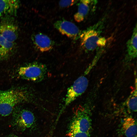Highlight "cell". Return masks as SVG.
Instances as JSON below:
<instances>
[{"instance_id": "cell-15", "label": "cell", "mask_w": 137, "mask_h": 137, "mask_svg": "<svg viewBox=\"0 0 137 137\" xmlns=\"http://www.w3.org/2000/svg\"><path fill=\"white\" fill-rule=\"evenodd\" d=\"M137 80L136 78L134 89L131 91L125 102V104L128 109L134 112L137 111Z\"/></svg>"}, {"instance_id": "cell-8", "label": "cell", "mask_w": 137, "mask_h": 137, "mask_svg": "<svg viewBox=\"0 0 137 137\" xmlns=\"http://www.w3.org/2000/svg\"><path fill=\"white\" fill-rule=\"evenodd\" d=\"M55 28L61 34L74 40L80 38L81 32L74 23L66 20L58 21L54 24Z\"/></svg>"}, {"instance_id": "cell-3", "label": "cell", "mask_w": 137, "mask_h": 137, "mask_svg": "<svg viewBox=\"0 0 137 137\" xmlns=\"http://www.w3.org/2000/svg\"><path fill=\"white\" fill-rule=\"evenodd\" d=\"M47 71L45 65L35 62L21 67L18 70V74L22 78L36 82L43 79Z\"/></svg>"}, {"instance_id": "cell-2", "label": "cell", "mask_w": 137, "mask_h": 137, "mask_svg": "<svg viewBox=\"0 0 137 137\" xmlns=\"http://www.w3.org/2000/svg\"><path fill=\"white\" fill-rule=\"evenodd\" d=\"M104 19L81 32L80 38L81 45L85 51L90 52L98 46H103L106 43L101 33L104 26Z\"/></svg>"}, {"instance_id": "cell-14", "label": "cell", "mask_w": 137, "mask_h": 137, "mask_svg": "<svg viewBox=\"0 0 137 137\" xmlns=\"http://www.w3.org/2000/svg\"><path fill=\"white\" fill-rule=\"evenodd\" d=\"M122 128L124 133L127 137L136 136V122L133 117H128L124 119Z\"/></svg>"}, {"instance_id": "cell-6", "label": "cell", "mask_w": 137, "mask_h": 137, "mask_svg": "<svg viewBox=\"0 0 137 137\" xmlns=\"http://www.w3.org/2000/svg\"><path fill=\"white\" fill-rule=\"evenodd\" d=\"M19 28L14 19L7 16L0 18V34L7 40L14 42L19 35Z\"/></svg>"}, {"instance_id": "cell-16", "label": "cell", "mask_w": 137, "mask_h": 137, "mask_svg": "<svg viewBox=\"0 0 137 137\" xmlns=\"http://www.w3.org/2000/svg\"><path fill=\"white\" fill-rule=\"evenodd\" d=\"M90 133L82 132L77 128L69 127L67 135L68 137H89Z\"/></svg>"}, {"instance_id": "cell-12", "label": "cell", "mask_w": 137, "mask_h": 137, "mask_svg": "<svg viewBox=\"0 0 137 137\" xmlns=\"http://www.w3.org/2000/svg\"><path fill=\"white\" fill-rule=\"evenodd\" d=\"M137 24L133 30L131 38L127 43V54L125 61L129 62L137 57Z\"/></svg>"}, {"instance_id": "cell-4", "label": "cell", "mask_w": 137, "mask_h": 137, "mask_svg": "<svg viewBox=\"0 0 137 137\" xmlns=\"http://www.w3.org/2000/svg\"><path fill=\"white\" fill-rule=\"evenodd\" d=\"M69 127L90 133L92 128L91 120L87 108L84 106H79L74 109Z\"/></svg>"}, {"instance_id": "cell-18", "label": "cell", "mask_w": 137, "mask_h": 137, "mask_svg": "<svg viewBox=\"0 0 137 137\" xmlns=\"http://www.w3.org/2000/svg\"><path fill=\"white\" fill-rule=\"evenodd\" d=\"M8 137H19L18 136L16 135H11L9 136Z\"/></svg>"}, {"instance_id": "cell-11", "label": "cell", "mask_w": 137, "mask_h": 137, "mask_svg": "<svg viewBox=\"0 0 137 137\" xmlns=\"http://www.w3.org/2000/svg\"><path fill=\"white\" fill-rule=\"evenodd\" d=\"M32 39L36 47L41 52L50 50L53 47L54 44L51 39L47 36L42 33L34 35Z\"/></svg>"}, {"instance_id": "cell-9", "label": "cell", "mask_w": 137, "mask_h": 137, "mask_svg": "<svg viewBox=\"0 0 137 137\" xmlns=\"http://www.w3.org/2000/svg\"><path fill=\"white\" fill-rule=\"evenodd\" d=\"M97 2L94 0H82L78 4L77 12L74 18L76 21L79 22L83 21L89 14L94 11Z\"/></svg>"}, {"instance_id": "cell-13", "label": "cell", "mask_w": 137, "mask_h": 137, "mask_svg": "<svg viewBox=\"0 0 137 137\" xmlns=\"http://www.w3.org/2000/svg\"><path fill=\"white\" fill-rule=\"evenodd\" d=\"M15 48L14 42L9 41L0 34V60L7 59Z\"/></svg>"}, {"instance_id": "cell-5", "label": "cell", "mask_w": 137, "mask_h": 137, "mask_svg": "<svg viewBox=\"0 0 137 137\" xmlns=\"http://www.w3.org/2000/svg\"><path fill=\"white\" fill-rule=\"evenodd\" d=\"M86 75L84 74L79 77L68 88L64 104L61 112L69 104L85 91L89 84V81Z\"/></svg>"}, {"instance_id": "cell-1", "label": "cell", "mask_w": 137, "mask_h": 137, "mask_svg": "<svg viewBox=\"0 0 137 137\" xmlns=\"http://www.w3.org/2000/svg\"><path fill=\"white\" fill-rule=\"evenodd\" d=\"M32 96L27 90L20 88L0 91V115H9L16 105L28 101Z\"/></svg>"}, {"instance_id": "cell-19", "label": "cell", "mask_w": 137, "mask_h": 137, "mask_svg": "<svg viewBox=\"0 0 137 137\" xmlns=\"http://www.w3.org/2000/svg\"><path fill=\"white\" fill-rule=\"evenodd\" d=\"M135 137H136V136H135Z\"/></svg>"}, {"instance_id": "cell-10", "label": "cell", "mask_w": 137, "mask_h": 137, "mask_svg": "<svg viewBox=\"0 0 137 137\" xmlns=\"http://www.w3.org/2000/svg\"><path fill=\"white\" fill-rule=\"evenodd\" d=\"M20 5L19 0H0V16L15 15Z\"/></svg>"}, {"instance_id": "cell-7", "label": "cell", "mask_w": 137, "mask_h": 137, "mask_svg": "<svg viewBox=\"0 0 137 137\" xmlns=\"http://www.w3.org/2000/svg\"><path fill=\"white\" fill-rule=\"evenodd\" d=\"M35 121L33 114L28 110L18 109L13 113L12 124L19 130L23 131L31 127Z\"/></svg>"}, {"instance_id": "cell-17", "label": "cell", "mask_w": 137, "mask_h": 137, "mask_svg": "<svg viewBox=\"0 0 137 137\" xmlns=\"http://www.w3.org/2000/svg\"><path fill=\"white\" fill-rule=\"evenodd\" d=\"M76 1L75 0H62L60 1L59 4L60 7H65L73 5Z\"/></svg>"}]
</instances>
